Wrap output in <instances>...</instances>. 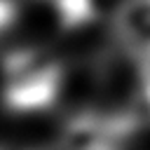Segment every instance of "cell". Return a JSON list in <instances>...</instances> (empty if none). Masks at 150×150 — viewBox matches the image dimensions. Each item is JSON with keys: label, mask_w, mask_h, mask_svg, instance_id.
<instances>
[{"label": "cell", "mask_w": 150, "mask_h": 150, "mask_svg": "<svg viewBox=\"0 0 150 150\" xmlns=\"http://www.w3.org/2000/svg\"><path fill=\"white\" fill-rule=\"evenodd\" d=\"M26 0H0V23H5L7 21V16L19 7V5H23Z\"/></svg>", "instance_id": "3957f363"}, {"label": "cell", "mask_w": 150, "mask_h": 150, "mask_svg": "<svg viewBox=\"0 0 150 150\" xmlns=\"http://www.w3.org/2000/svg\"><path fill=\"white\" fill-rule=\"evenodd\" d=\"M115 38L129 56L150 63V0H124L117 7Z\"/></svg>", "instance_id": "7a4b0ae2"}, {"label": "cell", "mask_w": 150, "mask_h": 150, "mask_svg": "<svg viewBox=\"0 0 150 150\" xmlns=\"http://www.w3.org/2000/svg\"><path fill=\"white\" fill-rule=\"evenodd\" d=\"M59 80H61V66L49 52L38 47L14 52L5 70L7 96L14 105L23 108L52 103L56 98Z\"/></svg>", "instance_id": "6da1fadb"}]
</instances>
